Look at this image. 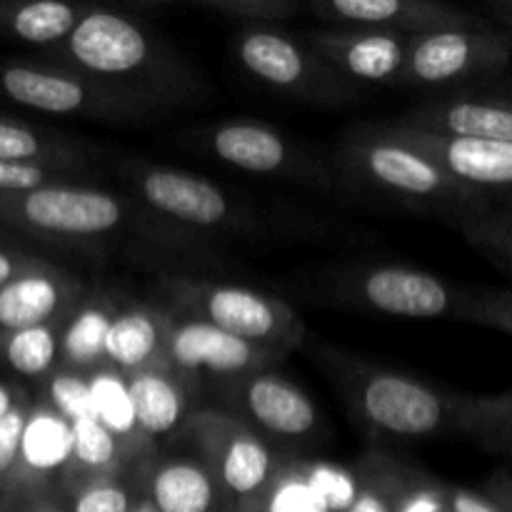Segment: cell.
<instances>
[{
  "label": "cell",
  "instance_id": "cell-1",
  "mask_svg": "<svg viewBox=\"0 0 512 512\" xmlns=\"http://www.w3.org/2000/svg\"><path fill=\"white\" fill-rule=\"evenodd\" d=\"M75 63L108 80V88L148 100V93L178 88V68L135 20L110 10H90L68 35Z\"/></svg>",
  "mask_w": 512,
  "mask_h": 512
},
{
  "label": "cell",
  "instance_id": "cell-2",
  "mask_svg": "<svg viewBox=\"0 0 512 512\" xmlns=\"http://www.w3.org/2000/svg\"><path fill=\"white\" fill-rule=\"evenodd\" d=\"M343 168L355 185H368L390 198L408 203H443L450 208L480 213L490 203L485 195L465 188L443 168L395 140L360 130L343 150Z\"/></svg>",
  "mask_w": 512,
  "mask_h": 512
},
{
  "label": "cell",
  "instance_id": "cell-3",
  "mask_svg": "<svg viewBox=\"0 0 512 512\" xmlns=\"http://www.w3.org/2000/svg\"><path fill=\"white\" fill-rule=\"evenodd\" d=\"M512 35L490 25L410 35L398 85H445L485 78L510 63Z\"/></svg>",
  "mask_w": 512,
  "mask_h": 512
},
{
  "label": "cell",
  "instance_id": "cell-4",
  "mask_svg": "<svg viewBox=\"0 0 512 512\" xmlns=\"http://www.w3.org/2000/svg\"><path fill=\"white\" fill-rule=\"evenodd\" d=\"M183 303L205 323L273 353L293 348L300 338V320L293 310L258 290L240 285H193L185 290Z\"/></svg>",
  "mask_w": 512,
  "mask_h": 512
},
{
  "label": "cell",
  "instance_id": "cell-5",
  "mask_svg": "<svg viewBox=\"0 0 512 512\" xmlns=\"http://www.w3.org/2000/svg\"><path fill=\"white\" fill-rule=\"evenodd\" d=\"M368 133L418 150L438 168H443L450 178L488 200L512 198V143L445 138V135L405 128L400 123L368 128Z\"/></svg>",
  "mask_w": 512,
  "mask_h": 512
},
{
  "label": "cell",
  "instance_id": "cell-6",
  "mask_svg": "<svg viewBox=\"0 0 512 512\" xmlns=\"http://www.w3.org/2000/svg\"><path fill=\"white\" fill-rule=\"evenodd\" d=\"M350 298L375 313L413 320L443 315H460L470 320L475 305V295L468 298L435 275L398 265H383L360 273L350 280Z\"/></svg>",
  "mask_w": 512,
  "mask_h": 512
},
{
  "label": "cell",
  "instance_id": "cell-7",
  "mask_svg": "<svg viewBox=\"0 0 512 512\" xmlns=\"http://www.w3.org/2000/svg\"><path fill=\"white\" fill-rule=\"evenodd\" d=\"M360 415L390 438H428L448 418V405L428 385L395 373H370L355 393Z\"/></svg>",
  "mask_w": 512,
  "mask_h": 512
},
{
  "label": "cell",
  "instance_id": "cell-8",
  "mask_svg": "<svg viewBox=\"0 0 512 512\" xmlns=\"http://www.w3.org/2000/svg\"><path fill=\"white\" fill-rule=\"evenodd\" d=\"M238 58L253 78L285 93L325 100H340L345 95L338 75L330 73L305 45L275 30H245L238 40Z\"/></svg>",
  "mask_w": 512,
  "mask_h": 512
},
{
  "label": "cell",
  "instance_id": "cell-9",
  "mask_svg": "<svg viewBox=\"0 0 512 512\" xmlns=\"http://www.w3.org/2000/svg\"><path fill=\"white\" fill-rule=\"evenodd\" d=\"M303 45L340 80L398 83L408 60L410 35L388 30L308 33Z\"/></svg>",
  "mask_w": 512,
  "mask_h": 512
},
{
  "label": "cell",
  "instance_id": "cell-10",
  "mask_svg": "<svg viewBox=\"0 0 512 512\" xmlns=\"http://www.w3.org/2000/svg\"><path fill=\"white\" fill-rule=\"evenodd\" d=\"M308 10L330 23H350L403 35L485 25V20L475 18L473 13L443 3H423V0H325V3H310Z\"/></svg>",
  "mask_w": 512,
  "mask_h": 512
},
{
  "label": "cell",
  "instance_id": "cell-11",
  "mask_svg": "<svg viewBox=\"0 0 512 512\" xmlns=\"http://www.w3.org/2000/svg\"><path fill=\"white\" fill-rule=\"evenodd\" d=\"M273 355V350L235 338L200 318L170 325L168 343H165V358L173 368L188 373L203 370L223 378L255 375V370L265 368Z\"/></svg>",
  "mask_w": 512,
  "mask_h": 512
},
{
  "label": "cell",
  "instance_id": "cell-12",
  "mask_svg": "<svg viewBox=\"0 0 512 512\" xmlns=\"http://www.w3.org/2000/svg\"><path fill=\"white\" fill-rule=\"evenodd\" d=\"M0 85L15 103L28 105L40 113L73 115L85 113L88 108L105 110L108 118H133L143 113V100L133 95L120 90L93 93L83 80L33 68H8L0 75Z\"/></svg>",
  "mask_w": 512,
  "mask_h": 512
},
{
  "label": "cell",
  "instance_id": "cell-13",
  "mask_svg": "<svg viewBox=\"0 0 512 512\" xmlns=\"http://www.w3.org/2000/svg\"><path fill=\"white\" fill-rule=\"evenodd\" d=\"M20 210L35 228L75 238L113 233L125 220V208L115 195L90 188L45 185L25 195Z\"/></svg>",
  "mask_w": 512,
  "mask_h": 512
},
{
  "label": "cell",
  "instance_id": "cell-14",
  "mask_svg": "<svg viewBox=\"0 0 512 512\" xmlns=\"http://www.w3.org/2000/svg\"><path fill=\"white\" fill-rule=\"evenodd\" d=\"M140 198L165 218L195 228H220L230 223V200L218 185L200 175L173 168H148L135 175Z\"/></svg>",
  "mask_w": 512,
  "mask_h": 512
},
{
  "label": "cell",
  "instance_id": "cell-15",
  "mask_svg": "<svg viewBox=\"0 0 512 512\" xmlns=\"http://www.w3.org/2000/svg\"><path fill=\"white\" fill-rule=\"evenodd\" d=\"M405 128L465 140H503L512 143V95L463 98L423 105L403 118Z\"/></svg>",
  "mask_w": 512,
  "mask_h": 512
},
{
  "label": "cell",
  "instance_id": "cell-16",
  "mask_svg": "<svg viewBox=\"0 0 512 512\" xmlns=\"http://www.w3.org/2000/svg\"><path fill=\"white\" fill-rule=\"evenodd\" d=\"M245 413L275 438L298 440L318 428V410L295 385L278 375L255 373L240 393Z\"/></svg>",
  "mask_w": 512,
  "mask_h": 512
},
{
  "label": "cell",
  "instance_id": "cell-17",
  "mask_svg": "<svg viewBox=\"0 0 512 512\" xmlns=\"http://www.w3.org/2000/svg\"><path fill=\"white\" fill-rule=\"evenodd\" d=\"M208 145L223 163L245 173L273 175L295 173L300 170L298 155L290 150L288 140L265 125L230 123L213 128L208 135Z\"/></svg>",
  "mask_w": 512,
  "mask_h": 512
},
{
  "label": "cell",
  "instance_id": "cell-18",
  "mask_svg": "<svg viewBox=\"0 0 512 512\" xmlns=\"http://www.w3.org/2000/svg\"><path fill=\"white\" fill-rule=\"evenodd\" d=\"M218 500V478L195 460H165L148 478V503L158 512H215Z\"/></svg>",
  "mask_w": 512,
  "mask_h": 512
},
{
  "label": "cell",
  "instance_id": "cell-19",
  "mask_svg": "<svg viewBox=\"0 0 512 512\" xmlns=\"http://www.w3.org/2000/svg\"><path fill=\"white\" fill-rule=\"evenodd\" d=\"M215 478L228 498L253 500L263 493L273 475V455L258 435L233 428L215 448Z\"/></svg>",
  "mask_w": 512,
  "mask_h": 512
},
{
  "label": "cell",
  "instance_id": "cell-20",
  "mask_svg": "<svg viewBox=\"0 0 512 512\" xmlns=\"http://www.w3.org/2000/svg\"><path fill=\"white\" fill-rule=\"evenodd\" d=\"M168 330L153 313L143 308L115 313L105 338V363L118 373H140L155 368L158 355H165Z\"/></svg>",
  "mask_w": 512,
  "mask_h": 512
},
{
  "label": "cell",
  "instance_id": "cell-21",
  "mask_svg": "<svg viewBox=\"0 0 512 512\" xmlns=\"http://www.w3.org/2000/svg\"><path fill=\"white\" fill-rule=\"evenodd\" d=\"M128 388L138 415V430L145 438H163L185 420L188 398L163 370L150 368L128 375Z\"/></svg>",
  "mask_w": 512,
  "mask_h": 512
},
{
  "label": "cell",
  "instance_id": "cell-22",
  "mask_svg": "<svg viewBox=\"0 0 512 512\" xmlns=\"http://www.w3.org/2000/svg\"><path fill=\"white\" fill-rule=\"evenodd\" d=\"M60 285L48 275H23L0 288V328L18 330L45 325L60 305Z\"/></svg>",
  "mask_w": 512,
  "mask_h": 512
},
{
  "label": "cell",
  "instance_id": "cell-23",
  "mask_svg": "<svg viewBox=\"0 0 512 512\" xmlns=\"http://www.w3.org/2000/svg\"><path fill=\"white\" fill-rule=\"evenodd\" d=\"M20 455L35 470H58L73 460V425L58 413H35L25 425Z\"/></svg>",
  "mask_w": 512,
  "mask_h": 512
},
{
  "label": "cell",
  "instance_id": "cell-24",
  "mask_svg": "<svg viewBox=\"0 0 512 512\" xmlns=\"http://www.w3.org/2000/svg\"><path fill=\"white\" fill-rule=\"evenodd\" d=\"M113 318L115 313H110L105 305H85L70 320L63 340H60L63 358L75 368H88V365L105 360V338H108Z\"/></svg>",
  "mask_w": 512,
  "mask_h": 512
},
{
  "label": "cell",
  "instance_id": "cell-25",
  "mask_svg": "<svg viewBox=\"0 0 512 512\" xmlns=\"http://www.w3.org/2000/svg\"><path fill=\"white\" fill-rule=\"evenodd\" d=\"M95 400V415L115 438H133L138 435V415H135L133 395H130L128 378L118 370H100L90 378Z\"/></svg>",
  "mask_w": 512,
  "mask_h": 512
},
{
  "label": "cell",
  "instance_id": "cell-26",
  "mask_svg": "<svg viewBox=\"0 0 512 512\" xmlns=\"http://www.w3.org/2000/svg\"><path fill=\"white\" fill-rule=\"evenodd\" d=\"M78 23V10L73 5L58 3V0H38V3L23 5L13 15L15 35L25 43L35 45L68 38Z\"/></svg>",
  "mask_w": 512,
  "mask_h": 512
},
{
  "label": "cell",
  "instance_id": "cell-27",
  "mask_svg": "<svg viewBox=\"0 0 512 512\" xmlns=\"http://www.w3.org/2000/svg\"><path fill=\"white\" fill-rule=\"evenodd\" d=\"M468 220V235L473 243L512 273V198L490 200L480 213L470 215Z\"/></svg>",
  "mask_w": 512,
  "mask_h": 512
},
{
  "label": "cell",
  "instance_id": "cell-28",
  "mask_svg": "<svg viewBox=\"0 0 512 512\" xmlns=\"http://www.w3.org/2000/svg\"><path fill=\"white\" fill-rule=\"evenodd\" d=\"M5 355H8V363L13 365L15 373L38 378V375L48 373L50 365L55 363L58 340L48 325H35V328H25L10 335Z\"/></svg>",
  "mask_w": 512,
  "mask_h": 512
},
{
  "label": "cell",
  "instance_id": "cell-29",
  "mask_svg": "<svg viewBox=\"0 0 512 512\" xmlns=\"http://www.w3.org/2000/svg\"><path fill=\"white\" fill-rule=\"evenodd\" d=\"M120 455L118 438L98 418L73 423V460L88 470L113 468Z\"/></svg>",
  "mask_w": 512,
  "mask_h": 512
},
{
  "label": "cell",
  "instance_id": "cell-30",
  "mask_svg": "<svg viewBox=\"0 0 512 512\" xmlns=\"http://www.w3.org/2000/svg\"><path fill=\"white\" fill-rule=\"evenodd\" d=\"M193 8L210 15H223L228 20H250V23H285L303 10L293 0H195Z\"/></svg>",
  "mask_w": 512,
  "mask_h": 512
},
{
  "label": "cell",
  "instance_id": "cell-31",
  "mask_svg": "<svg viewBox=\"0 0 512 512\" xmlns=\"http://www.w3.org/2000/svg\"><path fill=\"white\" fill-rule=\"evenodd\" d=\"M48 393L55 413H58L60 418L68 420L70 425L78 423V420L98 418V415H95V400L90 380L70 373L55 375V378L50 380Z\"/></svg>",
  "mask_w": 512,
  "mask_h": 512
},
{
  "label": "cell",
  "instance_id": "cell-32",
  "mask_svg": "<svg viewBox=\"0 0 512 512\" xmlns=\"http://www.w3.org/2000/svg\"><path fill=\"white\" fill-rule=\"evenodd\" d=\"M135 508L133 495L115 478L95 480L85 485L73 500L70 512H130Z\"/></svg>",
  "mask_w": 512,
  "mask_h": 512
},
{
  "label": "cell",
  "instance_id": "cell-33",
  "mask_svg": "<svg viewBox=\"0 0 512 512\" xmlns=\"http://www.w3.org/2000/svg\"><path fill=\"white\" fill-rule=\"evenodd\" d=\"M40 153H43V143H40L33 130L0 120V160H5V163H30Z\"/></svg>",
  "mask_w": 512,
  "mask_h": 512
},
{
  "label": "cell",
  "instance_id": "cell-34",
  "mask_svg": "<svg viewBox=\"0 0 512 512\" xmlns=\"http://www.w3.org/2000/svg\"><path fill=\"white\" fill-rule=\"evenodd\" d=\"M475 323L493 325L512 335V290H485L475 295L473 318Z\"/></svg>",
  "mask_w": 512,
  "mask_h": 512
},
{
  "label": "cell",
  "instance_id": "cell-35",
  "mask_svg": "<svg viewBox=\"0 0 512 512\" xmlns=\"http://www.w3.org/2000/svg\"><path fill=\"white\" fill-rule=\"evenodd\" d=\"M270 512H328V508L310 480H295L280 485L275 498L270 500Z\"/></svg>",
  "mask_w": 512,
  "mask_h": 512
},
{
  "label": "cell",
  "instance_id": "cell-36",
  "mask_svg": "<svg viewBox=\"0 0 512 512\" xmlns=\"http://www.w3.org/2000/svg\"><path fill=\"white\" fill-rule=\"evenodd\" d=\"M25 415L18 408L10 410L3 420H0V475L8 473L18 460L20 450H23V435H25Z\"/></svg>",
  "mask_w": 512,
  "mask_h": 512
},
{
  "label": "cell",
  "instance_id": "cell-37",
  "mask_svg": "<svg viewBox=\"0 0 512 512\" xmlns=\"http://www.w3.org/2000/svg\"><path fill=\"white\" fill-rule=\"evenodd\" d=\"M45 188V173L35 163H5L0 160V190L33 193Z\"/></svg>",
  "mask_w": 512,
  "mask_h": 512
},
{
  "label": "cell",
  "instance_id": "cell-38",
  "mask_svg": "<svg viewBox=\"0 0 512 512\" xmlns=\"http://www.w3.org/2000/svg\"><path fill=\"white\" fill-rule=\"evenodd\" d=\"M445 505H448V512H512L500 500H495L493 495H483L465 488L450 490Z\"/></svg>",
  "mask_w": 512,
  "mask_h": 512
},
{
  "label": "cell",
  "instance_id": "cell-39",
  "mask_svg": "<svg viewBox=\"0 0 512 512\" xmlns=\"http://www.w3.org/2000/svg\"><path fill=\"white\" fill-rule=\"evenodd\" d=\"M395 512H448V505L440 495L430 493V490H418L408 498H400L395 503Z\"/></svg>",
  "mask_w": 512,
  "mask_h": 512
},
{
  "label": "cell",
  "instance_id": "cell-40",
  "mask_svg": "<svg viewBox=\"0 0 512 512\" xmlns=\"http://www.w3.org/2000/svg\"><path fill=\"white\" fill-rule=\"evenodd\" d=\"M348 512H395V505L385 503V498L373 490H360L358 500Z\"/></svg>",
  "mask_w": 512,
  "mask_h": 512
},
{
  "label": "cell",
  "instance_id": "cell-41",
  "mask_svg": "<svg viewBox=\"0 0 512 512\" xmlns=\"http://www.w3.org/2000/svg\"><path fill=\"white\" fill-rule=\"evenodd\" d=\"M490 13L495 15L503 30H508L512 35V0H503V3H493L490 5Z\"/></svg>",
  "mask_w": 512,
  "mask_h": 512
},
{
  "label": "cell",
  "instance_id": "cell-42",
  "mask_svg": "<svg viewBox=\"0 0 512 512\" xmlns=\"http://www.w3.org/2000/svg\"><path fill=\"white\" fill-rule=\"evenodd\" d=\"M493 498H495V500H500V503H503L505 508H510V510H512V478L500 480V483L495 485Z\"/></svg>",
  "mask_w": 512,
  "mask_h": 512
},
{
  "label": "cell",
  "instance_id": "cell-43",
  "mask_svg": "<svg viewBox=\"0 0 512 512\" xmlns=\"http://www.w3.org/2000/svg\"><path fill=\"white\" fill-rule=\"evenodd\" d=\"M13 270H15L13 260H10L5 253H0V288H3L5 283H10V280H13Z\"/></svg>",
  "mask_w": 512,
  "mask_h": 512
},
{
  "label": "cell",
  "instance_id": "cell-44",
  "mask_svg": "<svg viewBox=\"0 0 512 512\" xmlns=\"http://www.w3.org/2000/svg\"><path fill=\"white\" fill-rule=\"evenodd\" d=\"M10 410H15L13 408V398H10L8 390H5L3 385H0V420H3L5 415L10 413Z\"/></svg>",
  "mask_w": 512,
  "mask_h": 512
},
{
  "label": "cell",
  "instance_id": "cell-45",
  "mask_svg": "<svg viewBox=\"0 0 512 512\" xmlns=\"http://www.w3.org/2000/svg\"><path fill=\"white\" fill-rule=\"evenodd\" d=\"M130 512H158V510H155L153 505L148 503V500H143V503H138V505H135V508L130 510Z\"/></svg>",
  "mask_w": 512,
  "mask_h": 512
},
{
  "label": "cell",
  "instance_id": "cell-46",
  "mask_svg": "<svg viewBox=\"0 0 512 512\" xmlns=\"http://www.w3.org/2000/svg\"><path fill=\"white\" fill-rule=\"evenodd\" d=\"M505 443H508L510 445V448H512V420H510V428H508V433H505Z\"/></svg>",
  "mask_w": 512,
  "mask_h": 512
}]
</instances>
